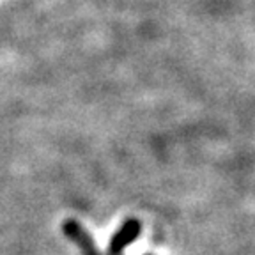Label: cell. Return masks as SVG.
Listing matches in <instances>:
<instances>
[{"label":"cell","mask_w":255,"mask_h":255,"mask_svg":"<svg viewBox=\"0 0 255 255\" xmlns=\"http://www.w3.org/2000/svg\"><path fill=\"white\" fill-rule=\"evenodd\" d=\"M140 234V223L136 220H129L128 223H124V227L114 236L110 243V252L112 254H119L124 247L135 241V238Z\"/></svg>","instance_id":"6da1fadb"},{"label":"cell","mask_w":255,"mask_h":255,"mask_svg":"<svg viewBox=\"0 0 255 255\" xmlns=\"http://www.w3.org/2000/svg\"><path fill=\"white\" fill-rule=\"evenodd\" d=\"M66 232H68L73 239H76V243L84 248L85 255H101L100 252H98V248L94 247V243H92L91 236H89L84 229L80 227L76 222H68V223H66Z\"/></svg>","instance_id":"7a4b0ae2"}]
</instances>
